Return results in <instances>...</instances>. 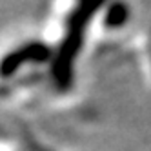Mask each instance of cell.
<instances>
[{"label":"cell","mask_w":151,"mask_h":151,"mask_svg":"<svg viewBox=\"0 0 151 151\" xmlns=\"http://www.w3.org/2000/svg\"><path fill=\"white\" fill-rule=\"evenodd\" d=\"M144 66H146V71H147V77L151 80V35L149 38L146 40V49H144Z\"/></svg>","instance_id":"cell-1"}]
</instances>
